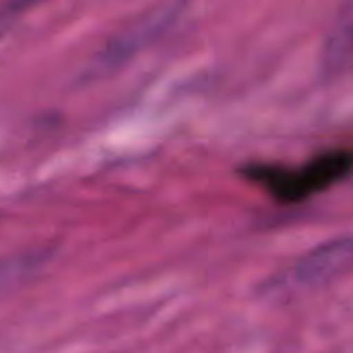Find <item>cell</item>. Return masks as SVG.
<instances>
[{
	"instance_id": "7a4b0ae2",
	"label": "cell",
	"mask_w": 353,
	"mask_h": 353,
	"mask_svg": "<svg viewBox=\"0 0 353 353\" xmlns=\"http://www.w3.org/2000/svg\"><path fill=\"white\" fill-rule=\"evenodd\" d=\"M353 259V238H338L303 255L290 272V283L299 288L321 285L333 278Z\"/></svg>"
},
{
	"instance_id": "6da1fadb",
	"label": "cell",
	"mask_w": 353,
	"mask_h": 353,
	"mask_svg": "<svg viewBox=\"0 0 353 353\" xmlns=\"http://www.w3.org/2000/svg\"><path fill=\"white\" fill-rule=\"evenodd\" d=\"M353 171V152L333 150L321 154L300 168L259 164L247 176L281 203H300L347 178Z\"/></svg>"
}]
</instances>
